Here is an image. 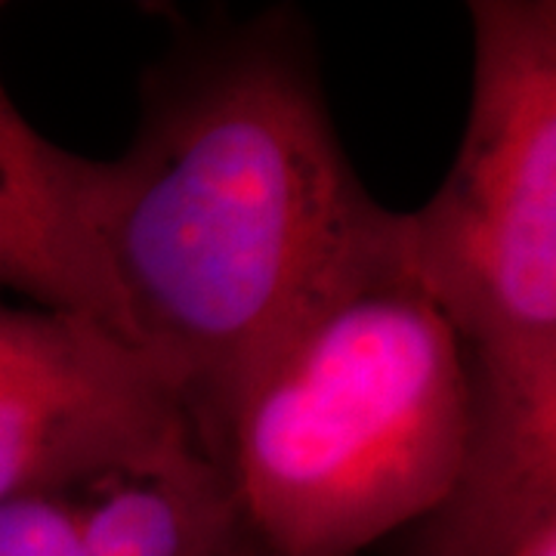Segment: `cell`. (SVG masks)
<instances>
[{
	"label": "cell",
	"instance_id": "cell-4",
	"mask_svg": "<svg viewBox=\"0 0 556 556\" xmlns=\"http://www.w3.org/2000/svg\"><path fill=\"white\" fill-rule=\"evenodd\" d=\"M204 460L161 368L102 321L0 303V504Z\"/></svg>",
	"mask_w": 556,
	"mask_h": 556
},
{
	"label": "cell",
	"instance_id": "cell-8",
	"mask_svg": "<svg viewBox=\"0 0 556 556\" xmlns=\"http://www.w3.org/2000/svg\"><path fill=\"white\" fill-rule=\"evenodd\" d=\"M232 556H263V554H260L257 547H254V541H251V538L244 535V538H241L239 547L232 551Z\"/></svg>",
	"mask_w": 556,
	"mask_h": 556
},
{
	"label": "cell",
	"instance_id": "cell-2",
	"mask_svg": "<svg viewBox=\"0 0 556 556\" xmlns=\"http://www.w3.org/2000/svg\"><path fill=\"white\" fill-rule=\"evenodd\" d=\"M455 161L402 214L467 365L470 442L405 556H517L556 526V3L473 0Z\"/></svg>",
	"mask_w": 556,
	"mask_h": 556
},
{
	"label": "cell",
	"instance_id": "cell-7",
	"mask_svg": "<svg viewBox=\"0 0 556 556\" xmlns=\"http://www.w3.org/2000/svg\"><path fill=\"white\" fill-rule=\"evenodd\" d=\"M517 556H556V538L554 535L535 538V541H532V544H526Z\"/></svg>",
	"mask_w": 556,
	"mask_h": 556
},
{
	"label": "cell",
	"instance_id": "cell-1",
	"mask_svg": "<svg viewBox=\"0 0 556 556\" xmlns=\"http://www.w3.org/2000/svg\"><path fill=\"white\" fill-rule=\"evenodd\" d=\"M371 199L294 10L179 38L139 84L130 146L102 161L100 239L130 340L195 442L318 300L399 236Z\"/></svg>",
	"mask_w": 556,
	"mask_h": 556
},
{
	"label": "cell",
	"instance_id": "cell-3",
	"mask_svg": "<svg viewBox=\"0 0 556 556\" xmlns=\"http://www.w3.org/2000/svg\"><path fill=\"white\" fill-rule=\"evenodd\" d=\"M467 442L464 353L399 226L260 358L201 455L263 556H362L452 495Z\"/></svg>",
	"mask_w": 556,
	"mask_h": 556
},
{
	"label": "cell",
	"instance_id": "cell-5",
	"mask_svg": "<svg viewBox=\"0 0 556 556\" xmlns=\"http://www.w3.org/2000/svg\"><path fill=\"white\" fill-rule=\"evenodd\" d=\"M100 179L102 161L43 137L0 80V288L130 340L102 251Z\"/></svg>",
	"mask_w": 556,
	"mask_h": 556
},
{
	"label": "cell",
	"instance_id": "cell-6",
	"mask_svg": "<svg viewBox=\"0 0 556 556\" xmlns=\"http://www.w3.org/2000/svg\"><path fill=\"white\" fill-rule=\"evenodd\" d=\"M239 541L207 460L118 470L0 504V556H232Z\"/></svg>",
	"mask_w": 556,
	"mask_h": 556
}]
</instances>
